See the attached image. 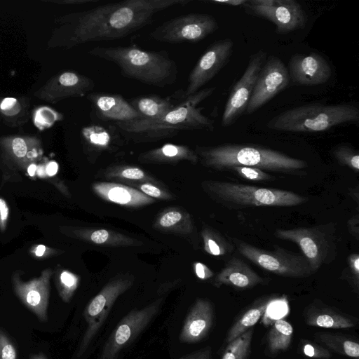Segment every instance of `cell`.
Here are the masks:
<instances>
[{"mask_svg": "<svg viewBox=\"0 0 359 359\" xmlns=\"http://www.w3.org/2000/svg\"><path fill=\"white\" fill-rule=\"evenodd\" d=\"M190 0H125L67 14L56 20L53 46L72 48L88 42L124 38L151 23L170 7Z\"/></svg>", "mask_w": 359, "mask_h": 359, "instance_id": "obj_1", "label": "cell"}, {"mask_svg": "<svg viewBox=\"0 0 359 359\" xmlns=\"http://www.w3.org/2000/svg\"><path fill=\"white\" fill-rule=\"evenodd\" d=\"M215 87L207 88L182 99L162 116L155 119H135L116 122V126L137 141H156L183 130L212 131L214 121L202 113L198 105L208 97Z\"/></svg>", "mask_w": 359, "mask_h": 359, "instance_id": "obj_2", "label": "cell"}, {"mask_svg": "<svg viewBox=\"0 0 359 359\" xmlns=\"http://www.w3.org/2000/svg\"><path fill=\"white\" fill-rule=\"evenodd\" d=\"M88 53L116 64L124 76L149 86L164 88L177 79V63L165 50H147L133 46H97Z\"/></svg>", "mask_w": 359, "mask_h": 359, "instance_id": "obj_3", "label": "cell"}, {"mask_svg": "<svg viewBox=\"0 0 359 359\" xmlns=\"http://www.w3.org/2000/svg\"><path fill=\"white\" fill-rule=\"evenodd\" d=\"M196 151L205 165L218 170L240 165L297 175L307 167L306 162L302 159L255 145L229 143L198 147Z\"/></svg>", "mask_w": 359, "mask_h": 359, "instance_id": "obj_4", "label": "cell"}, {"mask_svg": "<svg viewBox=\"0 0 359 359\" xmlns=\"http://www.w3.org/2000/svg\"><path fill=\"white\" fill-rule=\"evenodd\" d=\"M359 110L351 104H309L285 111L268 121L269 129L295 133H316L349 123H358Z\"/></svg>", "mask_w": 359, "mask_h": 359, "instance_id": "obj_5", "label": "cell"}, {"mask_svg": "<svg viewBox=\"0 0 359 359\" xmlns=\"http://www.w3.org/2000/svg\"><path fill=\"white\" fill-rule=\"evenodd\" d=\"M208 194L229 209L249 207H292L299 205L307 198L290 191L235 183L208 181Z\"/></svg>", "mask_w": 359, "mask_h": 359, "instance_id": "obj_6", "label": "cell"}, {"mask_svg": "<svg viewBox=\"0 0 359 359\" xmlns=\"http://www.w3.org/2000/svg\"><path fill=\"white\" fill-rule=\"evenodd\" d=\"M233 241L242 256L270 273L289 278H304L314 273L303 255L278 247L274 250L261 249L236 238Z\"/></svg>", "mask_w": 359, "mask_h": 359, "instance_id": "obj_7", "label": "cell"}, {"mask_svg": "<svg viewBox=\"0 0 359 359\" xmlns=\"http://www.w3.org/2000/svg\"><path fill=\"white\" fill-rule=\"evenodd\" d=\"M275 236L297 244L315 273L323 264L332 262L336 257L337 245L331 231L325 226L277 229Z\"/></svg>", "mask_w": 359, "mask_h": 359, "instance_id": "obj_8", "label": "cell"}, {"mask_svg": "<svg viewBox=\"0 0 359 359\" xmlns=\"http://www.w3.org/2000/svg\"><path fill=\"white\" fill-rule=\"evenodd\" d=\"M218 29L214 16L206 13H189L164 22L151 32L149 36L160 42L196 43Z\"/></svg>", "mask_w": 359, "mask_h": 359, "instance_id": "obj_9", "label": "cell"}, {"mask_svg": "<svg viewBox=\"0 0 359 359\" xmlns=\"http://www.w3.org/2000/svg\"><path fill=\"white\" fill-rule=\"evenodd\" d=\"M161 304L162 299H158L125 316L107 340L99 359H117L119 353L144 330L158 313Z\"/></svg>", "mask_w": 359, "mask_h": 359, "instance_id": "obj_10", "label": "cell"}, {"mask_svg": "<svg viewBox=\"0 0 359 359\" xmlns=\"http://www.w3.org/2000/svg\"><path fill=\"white\" fill-rule=\"evenodd\" d=\"M243 7L248 13L271 21L276 32L281 34L302 29L306 25L305 13L294 0H248Z\"/></svg>", "mask_w": 359, "mask_h": 359, "instance_id": "obj_11", "label": "cell"}, {"mask_svg": "<svg viewBox=\"0 0 359 359\" xmlns=\"http://www.w3.org/2000/svg\"><path fill=\"white\" fill-rule=\"evenodd\" d=\"M267 53L259 50L250 55L241 79L232 87L222 117V126L232 125L245 113L260 70L266 61Z\"/></svg>", "mask_w": 359, "mask_h": 359, "instance_id": "obj_12", "label": "cell"}, {"mask_svg": "<svg viewBox=\"0 0 359 359\" xmlns=\"http://www.w3.org/2000/svg\"><path fill=\"white\" fill-rule=\"evenodd\" d=\"M233 48L231 39H219L212 43L200 57L188 76L183 96L191 95L209 82L229 62Z\"/></svg>", "mask_w": 359, "mask_h": 359, "instance_id": "obj_13", "label": "cell"}, {"mask_svg": "<svg viewBox=\"0 0 359 359\" xmlns=\"http://www.w3.org/2000/svg\"><path fill=\"white\" fill-rule=\"evenodd\" d=\"M131 285L128 280L118 279L107 284L88 304L84 311L86 330L77 355H81L97 333L118 297Z\"/></svg>", "mask_w": 359, "mask_h": 359, "instance_id": "obj_14", "label": "cell"}, {"mask_svg": "<svg viewBox=\"0 0 359 359\" xmlns=\"http://www.w3.org/2000/svg\"><path fill=\"white\" fill-rule=\"evenodd\" d=\"M287 68L278 57H271L263 65L257 79L245 114H251L269 102L288 86Z\"/></svg>", "mask_w": 359, "mask_h": 359, "instance_id": "obj_15", "label": "cell"}, {"mask_svg": "<svg viewBox=\"0 0 359 359\" xmlns=\"http://www.w3.org/2000/svg\"><path fill=\"white\" fill-rule=\"evenodd\" d=\"M95 86L88 76L74 71H64L50 78L34 95L42 100L55 103L72 97H83Z\"/></svg>", "mask_w": 359, "mask_h": 359, "instance_id": "obj_16", "label": "cell"}, {"mask_svg": "<svg viewBox=\"0 0 359 359\" xmlns=\"http://www.w3.org/2000/svg\"><path fill=\"white\" fill-rule=\"evenodd\" d=\"M50 269H45L41 276L27 282L21 280L18 273L13 276L15 293L20 302L41 322L48 320L50 297Z\"/></svg>", "mask_w": 359, "mask_h": 359, "instance_id": "obj_17", "label": "cell"}, {"mask_svg": "<svg viewBox=\"0 0 359 359\" xmlns=\"http://www.w3.org/2000/svg\"><path fill=\"white\" fill-rule=\"evenodd\" d=\"M290 80L294 85L314 86L326 83L332 75V69L327 61L320 54L293 55L288 63Z\"/></svg>", "mask_w": 359, "mask_h": 359, "instance_id": "obj_18", "label": "cell"}, {"mask_svg": "<svg viewBox=\"0 0 359 359\" xmlns=\"http://www.w3.org/2000/svg\"><path fill=\"white\" fill-rule=\"evenodd\" d=\"M214 307L210 302L198 299L188 313L179 339L186 344L197 343L203 339L212 327Z\"/></svg>", "mask_w": 359, "mask_h": 359, "instance_id": "obj_19", "label": "cell"}, {"mask_svg": "<svg viewBox=\"0 0 359 359\" xmlns=\"http://www.w3.org/2000/svg\"><path fill=\"white\" fill-rule=\"evenodd\" d=\"M97 116L103 121H129L140 118L130 103L118 94L94 93L87 95Z\"/></svg>", "mask_w": 359, "mask_h": 359, "instance_id": "obj_20", "label": "cell"}, {"mask_svg": "<svg viewBox=\"0 0 359 359\" xmlns=\"http://www.w3.org/2000/svg\"><path fill=\"white\" fill-rule=\"evenodd\" d=\"M0 148L4 156L21 168H26L41 155V143L34 135L0 137Z\"/></svg>", "mask_w": 359, "mask_h": 359, "instance_id": "obj_21", "label": "cell"}, {"mask_svg": "<svg viewBox=\"0 0 359 359\" xmlns=\"http://www.w3.org/2000/svg\"><path fill=\"white\" fill-rule=\"evenodd\" d=\"M215 283L217 287L224 285L236 289L247 290L263 284L264 279L243 260L233 257L217 275Z\"/></svg>", "mask_w": 359, "mask_h": 359, "instance_id": "obj_22", "label": "cell"}, {"mask_svg": "<svg viewBox=\"0 0 359 359\" xmlns=\"http://www.w3.org/2000/svg\"><path fill=\"white\" fill-rule=\"evenodd\" d=\"M303 316L309 326L331 329L353 327L357 321L353 318L340 313L320 302H313L305 308Z\"/></svg>", "mask_w": 359, "mask_h": 359, "instance_id": "obj_23", "label": "cell"}, {"mask_svg": "<svg viewBox=\"0 0 359 359\" xmlns=\"http://www.w3.org/2000/svg\"><path fill=\"white\" fill-rule=\"evenodd\" d=\"M183 98L182 90H180L167 97L146 95L137 97L129 102L140 115L138 119H155L162 116Z\"/></svg>", "mask_w": 359, "mask_h": 359, "instance_id": "obj_24", "label": "cell"}, {"mask_svg": "<svg viewBox=\"0 0 359 359\" xmlns=\"http://www.w3.org/2000/svg\"><path fill=\"white\" fill-rule=\"evenodd\" d=\"M93 189L104 199L123 205L139 206L153 202L144 194L123 185L98 183Z\"/></svg>", "mask_w": 359, "mask_h": 359, "instance_id": "obj_25", "label": "cell"}, {"mask_svg": "<svg viewBox=\"0 0 359 359\" xmlns=\"http://www.w3.org/2000/svg\"><path fill=\"white\" fill-rule=\"evenodd\" d=\"M29 107L27 97H0V120L9 127L21 126L28 121Z\"/></svg>", "mask_w": 359, "mask_h": 359, "instance_id": "obj_26", "label": "cell"}, {"mask_svg": "<svg viewBox=\"0 0 359 359\" xmlns=\"http://www.w3.org/2000/svg\"><path fill=\"white\" fill-rule=\"evenodd\" d=\"M271 299V297L264 298L246 310L229 330L226 342L230 343L252 327L262 318Z\"/></svg>", "mask_w": 359, "mask_h": 359, "instance_id": "obj_27", "label": "cell"}, {"mask_svg": "<svg viewBox=\"0 0 359 359\" xmlns=\"http://www.w3.org/2000/svg\"><path fill=\"white\" fill-rule=\"evenodd\" d=\"M142 158L148 161H172L185 159L196 162L198 156L187 146L165 144L159 148L142 154Z\"/></svg>", "mask_w": 359, "mask_h": 359, "instance_id": "obj_28", "label": "cell"}, {"mask_svg": "<svg viewBox=\"0 0 359 359\" xmlns=\"http://www.w3.org/2000/svg\"><path fill=\"white\" fill-rule=\"evenodd\" d=\"M315 338L330 351L354 358L359 357L358 343L346 336L323 332L316 334Z\"/></svg>", "mask_w": 359, "mask_h": 359, "instance_id": "obj_29", "label": "cell"}, {"mask_svg": "<svg viewBox=\"0 0 359 359\" xmlns=\"http://www.w3.org/2000/svg\"><path fill=\"white\" fill-rule=\"evenodd\" d=\"M293 335L292 325L283 319L276 320L266 337V345L271 354L286 351L292 341Z\"/></svg>", "mask_w": 359, "mask_h": 359, "instance_id": "obj_30", "label": "cell"}, {"mask_svg": "<svg viewBox=\"0 0 359 359\" xmlns=\"http://www.w3.org/2000/svg\"><path fill=\"white\" fill-rule=\"evenodd\" d=\"M254 329L250 328L227 344L222 359H248L251 351Z\"/></svg>", "mask_w": 359, "mask_h": 359, "instance_id": "obj_31", "label": "cell"}, {"mask_svg": "<svg viewBox=\"0 0 359 359\" xmlns=\"http://www.w3.org/2000/svg\"><path fill=\"white\" fill-rule=\"evenodd\" d=\"M114 130H109L102 126L92 125L81 129V137L85 142L98 149H104L111 142Z\"/></svg>", "mask_w": 359, "mask_h": 359, "instance_id": "obj_32", "label": "cell"}, {"mask_svg": "<svg viewBox=\"0 0 359 359\" xmlns=\"http://www.w3.org/2000/svg\"><path fill=\"white\" fill-rule=\"evenodd\" d=\"M204 248L210 255L223 256L232 252L233 246L219 233L209 228L202 233Z\"/></svg>", "mask_w": 359, "mask_h": 359, "instance_id": "obj_33", "label": "cell"}, {"mask_svg": "<svg viewBox=\"0 0 359 359\" xmlns=\"http://www.w3.org/2000/svg\"><path fill=\"white\" fill-rule=\"evenodd\" d=\"M56 285L60 297L69 302L78 285V278L72 273L63 270L57 276Z\"/></svg>", "mask_w": 359, "mask_h": 359, "instance_id": "obj_34", "label": "cell"}, {"mask_svg": "<svg viewBox=\"0 0 359 359\" xmlns=\"http://www.w3.org/2000/svg\"><path fill=\"white\" fill-rule=\"evenodd\" d=\"M34 124L40 130L51 127L55 122L61 121L63 116L47 106L37 107L33 111Z\"/></svg>", "mask_w": 359, "mask_h": 359, "instance_id": "obj_35", "label": "cell"}, {"mask_svg": "<svg viewBox=\"0 0 359 359\" xmlns=\"http://www.w3.org/2000/svg\"><path fill=\"white\" fill-rule=\"evenodd\" d=\"M333 156L342 165L358 172L359 170V154L352 147L342 144L333 150Z\"/></svg>", "mask_w": 359, "mask_h": 359, "instance_id": "obj_36", "label": "cell"}, {"mask_svg": "<svg viewBox=\"0 0 359 359\" xmlns=\"http://www.w3.org/2000/svg\"><path fill=\"white\" fill-rule=\"evenodd\" d=\"M288 310L287 302L285 298H272L262 317V322L265 325L273 323L277 320L283 319Z\"/></svg>", "mask_w": 359, "mask_h": 359, "instance_id": "obj_37", "label": "cell"}, {"mask_svg": "<svg viewBox=\"0 0 359 359\" xmlns=\"http://www.w3.org/2000/svg\"><path fill=\"white\" fill-rule=\"evenodd\" d=\"M228 170L234 172L240 177L252 182L267 181L273 178V176L266 171L256 168L237 165Z\"/></svg>", "mask_w": 359, "mask_h": 359, "instance_id": "obj_38", "label": "cell"}, {"mask_svg": "<svg viewBox=\"0 0 359 359\" xmlns=\"http://www.w3.org/2000/svg\"><path fill=\"white\" fill-rule=\"evenodd\" d=\"M302 344V352L307 357L316 359H329L332 357L331 352L325 347L304 340Z\"/></svg>", "mask_w": 359, "mask_h": 359, "instance_id": "obj_39", "label": "cell"}, {"mask_svg": "<svg viewBox=\"0 0 359 359\" xmlns=\"http://www.w3.org/2000/svg\"><path fill=\"white\" fill-rule=\"evenodd\" d=\"M0 359H18V352L13 342L1 328Z\"/></svg>", "mask_w": 359, "mask_h": 359, "instance_id": "obj_40", "label": "cell"}, {"mask_svg": "<svg viewBox=\"0 0 359 359\" xmlns=\"http://www.w3.org/2000/svg\"><path fill=\"white\" fill-rule=\"evenodd\" d=\"M182 218V215L177 210H170L164 213L158 220L161 227L169 228L178 223Z\"/></svg>", "mask_w": 359, "mask_h": 359, "instance_id": "obj_41", "label": "cell"}, {"mask_svg": "<svg viewBox=\"0 0 359 359\" xmlns=\"http://www.w3.org/2000/svg\"><path fill=\"white\" fill-rule=\"evenodd\" d=\"M348 265L352 282L358 288L359 280V255L358 253H352L349 255Z\"/></svg>", "mask_w": 359, "mask_h": 359, "instance_id": "obj_42", "label": "cell"}, {"mask_svg": "<svg viewBox=\"0 0 359 359\" xmlns=\"http://www.w3.org/2000/svg\"><path fill=\"white\" fill-rule=\"evenodd\" d=\"M121 175L129 180H140L144 177V172L138 168L128 167L120 172Z\"/></svg>", "mask_w": 359, "mask_h": 359, "instance_id": "obj_43", "label": "cell"}, {"mask_svg": "<svg viewBox=\"0 0 359 359\" xmlns=\"http://www.w3.org/2000/svg\"><path fill=\"white\" fill-rule=\"evenodd\" d=\"M180 359H212V349L210 347L207 346L187 355Z\"/></svg>", "mask_w": 359, "mask_h": 359, "instance_id": "obj_44", "label": "cell"}, {"mask_svg": "<svg viewBox=\"0 0 359 359\" xmlns=\"http://www.w3.org/2000/svg\"><path fill=\"white\" fill-rule=\"evenodd\" d=\"M9 215V208L6 202L0 197V229L3 232L6 230Z\"/></svg>", "mask_w": 359, "mask_h": 359, "instance_id": "obj_45", "label": "cell"}, {"mask_svg": "<svg viewBox=\"0 0 359 359\" xmlns=\"http://www.w3.org/2000/svg\"><path fill=\"white\" fill-rule=\"evenodd\" d=\"M140 189L144 194L153 198H160L164 195L160 189L151 184L145 183L142 184Z\"/></svg>", "mask_w": 359, "mask_h": 359, "instance_id": "obj_46", "label": "cell"}, {"mask_svg": "<svg viewBox=\"0 0 359 359\" xmlns=\"http://www.w3.org/2000/svg\"><path fill=\"white\" fill-rule=\"evenodd\" d=\"M195 271L196 276L203 280L210 278L213 276L212 271L208 266L199 262L195 264Z\"/></svg>", "mask_w": 359, "mask_h": 359, "instance_id": "obj_47", "label": "cell"}, {"mask_svg": "<svg viewBox=\"0 0 359 359\" xmlns=\"http://www.w3.org/2000/svg\"><path fill=\"white\" fill-rule=\"evenodd\" d=\"M348 229L351 235L356 239L359 238V216L355 215L348 220Z\"/></svg>", "mask_w": 359, "mask_h": 359, "instance_id": "obj_48", "label": "cell"}, {"mask_svg": "<svg viewBox=\"0 0 359 359\" xmlns=\"http://www.w3.org/2000/svg\"><path fill=\"white\" fill-rule=\"evenodd\" d=\"M109 236V233L104 229H99L93 231L90 235V240L96 244H102L106 242Z\"/></svg>", "mask_w": 359, "mask_h": 359, "instance_id": "obj_49", "label": "cell"}, {"mask_svg": "<svg viewBox=\"0 0 359 359\" xmlns=\"http://www.w3.org/2000/svg\"><path fill=\"white\" fill-rule=\"evenodd\" d=\"M43 1L54 3L60 5H77L97 2L99 0H43Z\"/></svg>", "mask_w": 359, "mask_h": 359, "instance_id": "obj_50", "label": "cell"}, {"mask_svg": "<svg viewBox=\"0 0 359 359\" xmlns=\"http://www.w3.org/2000/svg\"><path fill=\"white\" fill-rule=\"evenodd\" d=\"M52 249L47 248L46 246L39 244L36 245L32 250V252L34 256L38 257H44L51 253Z\"/></svg>", "mask_w": 359, "mask_h": 359, "instance_id": "obj_51", "label": "cell"}, {"mask_svg": "<svg viewBox=\"0 0 359 359\" xmlns=\"http://www.w3.org/2000/svg\"><path fill=\"white\" fill-rule=\"evenodd\" d=\"M58 164L55 161H50L46 165L47 176L52 177L57 172Z\"/></svg>", "mask_w": 359, "mask_h": 359, "instance_id": "obj_52", "label": "cell"}, {"mask_svg": "<svg viewBox=\"0 0 359 359\" xmlns=\"http://www.w3.org/2000/svg\"><path fill=\"white\" fill-rule=\"evenodd\" d=\"M211 2H214V3H219V4H227L229 6H243L247 1L248 0H224V1H222V0H212V1H210Z\"/></svg>", "mask_w": 359, "mask_h": 359, "instance_id": "obj_53", "label": "cell"}, {"mask_svg": "<svg viewBox=\"0 0 359 359\" xmlns=\"http://www.w3.org/2000/svg\"><path fill=\"white\" fill-rule=\"evenodd\" d=\"M36 173H37V175L41 177H47L46 172V165H40L37 166Z\"/></svg>", "mask_w": 359, "mask_h": 359, "instance_id": "obj_54", "label": "cell"}, {"mask_svg": "<svg viewBox=\"0 0 359 359\" xmlns=\"http://www.w3.org/2000/svg\"><path fill=\"white\" fill-rule=\"evenodd\" d=\"M36 168H37V166L35 163H33L29 164L28 165V167L27 168V173L29 174V175L31 177L34 176L36 172Z\"/></svg>", "mask_w": 359, "mask_h": 359, "instance_id": "obj_55", "label": "cell"}, {"mask_svg": "<svg viewBox=\"0 0 359 359\" xmlns=\"http://www.w3.org/2000/svg\"><path fill=\"white\" fill-rule=\"evenodd\" d=\"M29 359H47V358L43 353H40L32 355Z\"/></svg>", "mask_w": 359, "mask_h": 359, "instance_id": "obj_56", "label": "cell"}, {"mask_svg": "<svg viewBox=\"0 0 359 359\" xmlns=\"http://www.w3.org/2000/svg\"><path fill=\"white\" fill-rule=\"evenodd\" d=\"M0 121H1V120H0Z\"/></svg>", "mask_w": 359, "mask_h": 359, "instance_id": "obj_57", "label": "cell"}]
</instances>
